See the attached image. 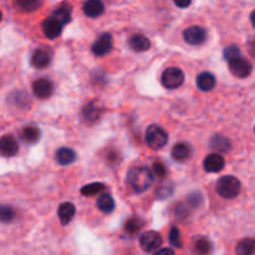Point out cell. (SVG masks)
<instances>
[{
	"label": "cell",
	"instance_id": "cell-1",
	"mask_svg": "<svg viewBox=\"0 0 255 255\" xmlns=\"http://www.w3.org/2000/svg\"><path fill=\"white\" fill-rule=\"evenodd\" d=\"M153 182V174L151 169L144 166L133 167L127 173V183L137 193H143L151 187Z\"/></svg>",
	"mask_w": 255,
	"mask_h": 255
},
{
	"label": "cell",
	"instance_id": "cell-2",
	"mask_svg": "<svg viewBox=\"0 0 255 255\" xmlns=\"http://www.w3.org/2000/svg\"><path fill=\"white\" fill-rule=\"evenodd\" d=\"M217 193L226 199H234L239 196L242 189V183L237 177L224 176L217 182Z\"/></svg>",
	"mask_w": 255,
	"mask_h": 255
},
{
	"label": "cell",
	"instance_id": "cell-3",
	"mask_svg": "<svg viewBox=\"0 0 255 255\" xmlns=\"http://www.w3.org/2000/svg\"><path fill=\"white\" fill-rule=\"evenodd\" d=\"M168 142V133L158 125H151L146 131V143L151 149H161Z\"/></svg>",
	"mask_w": 255,
	"mask_h": 255
},
{
	"label": "cell",
	"instance_id": "cell-4",
	"mask_svg": "<svg viewBox=\"0 0 255 255\" xmlns=\"http://www.w3.org/2000/svg\"><path fill=\"white\" fill-rule=\"evenodd\" d=\"M161 82L168 90L178 89L184 82V72L179 67H168L162 74Z\"/></svg>",
	"mask_w": 255,
	"mask_h": 255
},
{
	"label": "cell",
	"instance_id": "cell-5",
	"mask_svg": "<svg viewBox=\"0 0 255 255\" xmlns=\"http://www.w3.org/2000/svg\"><path fill=\"white\" fill-rule=\"evenodd\" d=\"M162 243H163V239L158 232L149 231L139 237V247L142 248V251L147 252V253L157 251L162 246Z\"/></svg>",
	"mask_w": 255,
	"mask_h": 255
},
{
	"label": "cell",
	"instance_id": "cell-6",
	"mask_svg": "<svg viewBox=\"0 0 255 255\" xmlns=\"http://www.w3.org/2000/svg\"><path fill=\"white\" fill-rule=\"evenodd\" d=\"M52 51L49 47H37L30 57L31 66L35 69H45L51 64Z\"/></svg>",
	"mask_w": 255,
	"mask_h": 255
},
{
	"label": "cell",
	"instance_id": "cell-7",
	"mask_svg": "<svg viewBox=\"0 0 255 255\" xmlns=\"http://www.w3.org/2000/svg\"><path fill=\"white\" fill-rule=\"evenodd\" d=\"M102 114H104V107L101 106L99 101L87 102L82 109V117L90 125L99 122Z\"/></svg>",
	"mask_w": 255,
	"mask_h": 255
},
{
	"label": "cell",
	"instance_id": "cell-8",
	"mask_svg": "<svg viewBox=\"0 0 255 255\" xmlns=\"http://www.w3.org/2000/svg\"><path fill=\"white\" fill-rule=\"evenodd\" d=\"M207 30L204 27L198 26V25H193V26L187 27L183 31V37L186 42L189 45H201L206 42L207 40Z\"/></svg>",
	"mask_w": 255,
	"mask_h": 255
},
{
	"label": "cell",
	"instance_id": "cell-9",
	"mask_svg": "<svg viewBox=\"0 0 255 255\" xmlns=\"http://www.w3.org/2000/svg\"><path fill=\"white\" fill-rule=\"evenodd\" d=\"M229 69L231 72L236 77L239 79H246L249 75L252 74V70H253V65L251 61H248L244 57H238V59L233 60V61L229 62Z\"/></svg>",
	"mask_w": 255,
	"mask_h": 255
},
{
	"label": "cell",
	"instance_id": "cell-10",
	"mask_svg": "<svg viewBox=\"0 0 255 255\" xmlns=\"http://www.w3.org/2000/svg\"><path fill=\"white\" fill-rule=\"evenodd\" d=\"M112 49V35L109 32H104L100 35L91 46L92 54L96 56H105Z\"/></svg>",
	"mask_w": 255,
	"mask_h": 255
},
{
	"label": "cell",
	"instance_id": "cell-11",
	"mask_svg": "<svg viewBox=\"0 0 255 255\" xmlns=\"http://www.w3.org/2000/svg\"><path fill=\"white\" fill-rule=\"evenodd\" d=\"M19 152V142L12 134L0 137V154L2 157H14Z\"/></svg>",
	"mask_w": 255,
	"mask_h": 255
},
{
	"label": "cell",
	"instance_id": "cell-12",
	"mask_svg": "<svg viewBox=\"0 0 255 255\" xmlns=\"http://www.w3.org/2000/svg\"><path fill=\"white\" fill-rule=\"evenodd\" d=\"M32 92L37 99L45 100L50 97L54 92V85L49 79H37L32 84Z\"/></svg>",
	"mask_w": 255,
	"mask_h": 255
},
{
	"label": "cell",
	"instance_id": "cell-13",
	"mask_svg": "<svg viewBox=\"0 0 255 255\" xmlns=\"http://www.w3.org/2000/svg\"><path fill=\"white\" fill-rule=\"evenodd\" d=\"M41 27H42V31H44L45 36H46L47 39H50V40H54V39H56V37H59L60 35H61L62 27H64V25H62L61 22L57 21L55 17L50 16V17H47V19H45L44 21H42Z\"/></svg>",
	"mask_w": 255,
	"mask_h": 255
},
{
	"label": "cell",
	"instance_id": "cell-14",
	"mask_svg": "<svg viewBox=\"0 0 255 255\" xmlns=\"http://www.w3.org/2000/svg\"><path fill=\"white\" fill-rule=\"evenodd\" d=\"M204 169L208 173H218L226 166V161H224L223 156L219 153H211L204 158L203 162Z\"/></svg>",
	"mask_w": 255,
	"mask_h": 255
},
{
	"label": "cell",
	"instance_id": "cell-15",
	"mask_svg": "<svg viewBox=\"0 0 255 255\" xmlns=\"http://www.w3.org/2000/svg\"><path fill=\"white\" fill-rule=\"evenodd\" d=\"M41 137V131L36 125H26L20 132V138L26 144H35Z\"/></svg>",
	"mask_w": 255,
	"mask_h": 255
},
{
	"label": "cell",
	"instance_id": "cell-16",
	"mask_svg": "<svg viewBox=\"0 0 255 255\" xmlns=\"http://www.w3.org/2000/svg\"><path fill=\"white\" fill-rule=\"evenodd\" d=\"M192 154H193V149H192L191 144L186 143V142H179V143L174 144L172 148V157L177 162L188 161L191 159Z\"/></svg>",
	"mask_w": 255,
	"mask_h": 255
},
{
	"label": "cell",
	"instance_id": "cell-17",
	"mask_svg": "<svg viewBox=\"0 0 255 255\" xmlns=\"http://www.w3.org/2000/svg\"><path fill=\"white\" fill-rule=\"evenodd\" d=\"M128 45L133 51L136 52H143L151 47V41L148 37H146L142 34H133L129 36Z\"/></svg>",
	"mask_w": 255,
	"mask_h": 255
},
{
	"label": "cell",
	"instance_id": "cell-18",
	"mask_svg": "<svg viewBox=\"0 0 255 255\" xmlns=\"http://www.w3.org/2000/svg\"><path fill=\"white\" fill-rule=\"evenodd\" d=\"M75 214H76V207L70 203V202H65V203L60 204V207L57 208V216H59L62 226L69 224L75 217Z\"/></svg>",
	"mask_w": 255,
	"mask_h": 255
},
{
	"label": "cell",
	"instance_id": "cell-19",
	"mask_svg": "<svg viewBox=\"0 0 255 255\" xmlns=\"http://www.w3.org/2000/svg\"><path fill=\"white\" fill-rule=\"evenodd\" d=\"M55 158H56V162L61 166H69V164L74 163L77 158L76 152L72 148H69V147H61L56 151V154H55Z\"/></svg>",
	"mask_w": 255,
	"mask_h": 255
},
{
	"label": "cell",
	"instance_id": "cell-20",
	"mask_svg": "<svg viewBox=\"0 0 255 255\" xmlns=\"http://www.w3.org/2000/svg\"><path fill=\"white\" fill-rule=\"evenodd\" d=\"M217 81H216V76L211 72H201V74L197 76V86L201 91L203 92H208L211 90L214 89L216 86Z\"/></svg>",
	"mask_w": 255,
	"mask_h": 255
},
{
	"label": "cell",
	"instance_id": "cell-21",
	"mask_svg": "<svg viewBox=\"0 0 255 255\" xmlns=\"http://www.w3.org/2000/svg\"><path fill=\"white\" fill-rule=\"evenodd\" d=\"M71 15H72L71 5L64 2V4H61L59 7H56V9L52 11L51 16L55 17L57 21L61 22V24L65 26V25H67L70 21H71Z\"/></svg>",
	"mask_w": 255,
	"mask_h": 255
},
{
	"label": "cell",
	"instance_id": "cell-22",
	"mask_svg": "<svg viewBox=\"0 0 255 255\" xmlns=\"http://www.w3.org/2000/svg\"><path fill=\"white\" fill-rule=\"evenodd\" d=\"M105 10L104 2L100 1V0H89V1L85 2L84 5V12L86 16L92 17H99L100 15H102Z\"/></svg>",
	"mask_w": 255,
	"mask_h": 255
},
{
	"label": "cell",
	"instance_id": "cell-23",
	"mask_svg": "<svg viewBox=\"0 0 255 255\" xmlns=\"http://www.w3.org/2000/svg\"><path fill=\"white\" fill-rule=\"evenodd\" d=\"M211 148L216 151L214 153H226V152H229L232 149V143L227 137L218 134V136H214L211 139Z\"/></svg>",
	"mask_w": 255,
	"mask_h": 255
},
{
	"label": "cell",
	"instance_id": "cell-24",
	"mask_svg": "<svg viewBox=\"0 0 255 255\" xmlns=\"http://www.w3.org/2000/svg\"><path fill=\"white\" fill-rule=\"evenodd\" d=\"M97 208L105 214L112 213L116 208V203H115V199L111 194L104 193L99 197L97 199Z\"/></svg>",
	"mask_w": 255,
	"mask_h": 255
},
{
	"label": "cell",
	"instance_id": "cell-25",
	"mask_svg": "<svg viewBox=\"0 0 255 255\" xmlns=\"http://www.w3.org/2000/svg\"><path fill=\"white\" fill-rule=\"evenodd\" d=\"M237 255H253L255 253V239L244 238L237 244Z\"/></svg>",
	"mask_w": 255,
	"mask_h": 255
},
{
	"label": "cell",
	"instance_id": "cell-26",
	"mask_svg": "<svg viewBox=\"0 0 255 255\" xmlns=\"http://www.w3.org/2000/svg\"><path fill=\"white\" fill-rule=\"evenodd\" d=\"M193 252L196 255H209L212 252V243L209 239L203 238H197L193 244Z\"/></svg>",
	"mask_w": 255,
	"mask_h": 255
},
{
	"label": "cell",
	"instance_id": "cell-27",
	"mask_svg": "<svg viewBox=\"0 0 255 255\" xmlns=\"http://www.w3.org/2000/svg\"><path fill=\"white\" fill-rule=\"evenodd\" d=\"M144 226V222L141 218H129L125 224V232L129 236H134L138 233Z\"/></svg>",
	"mask_w": 255,
	"mask_h": 255
},
{
	"label": "cell",
	"instance_id": "cell-28",
	"mask_svg": "<svg viewBox=\"0 0 255 255\" xmlns=\"http://www.w3.org/2000/svg\"><path fill=\"white\" fill-rule=\"evenodd\" d=\"M15 219V211L7 204H0V223L9 224Z\"/></svg>",
	"mask_w": 255,
	"mask_h": 255
},
{
	"label": "cell",
	"instance_id": "cell-29",
	"mask_svg": "<svg viewBox=\"0 0 255 255\" xmlns=\"http://www.w3.org/2000/svg\"><path fill=\"white\" fill-rule=\"evenodd\" d=\"M104 189H106V186L104 183H100V182H94V183L86 184L81 188V194L82 196H95V194H99L100 192H102Z\"/></svg>",
	"mask_w": 255,
	"mask_h": 255
},
{
	"label": "cell",
	"instance_id": "cell-30",
	"mask_svg": "<svg viewBox=\"0 0 255 255\" xmlns=\"http://www.w3.org/2000/svg\"><path fill=\"white\" fill-rule=\"evenodd\" d=\"M223 56L228 62L233 61V60L241 57V49H239L237 45H229V46H227L226 49H224Z\"/></svg>",
	"mask_w": 255,
	"mask_h": 255
},
{
	"label": "cell",
	"instance_id": "cell-31",
	"mask_svg": "<svg viewBox=\"0 0 255 255\" xmlns=\"http://www.w3.org/2000/svg\"><path fill=\"white\" fill-rule=\"evenodd\" d=\"M152 174L157 177V178H166L167 177V167L163 162L161 161H156L153 162L152 164V169H151Z\"/></svg>",
	"mask_w": 255,
	"mask_h": 255
},
{
	"label": "cell",
	"instance_id": "cell-32",
	"mask_svg": "<svg viewBox=\"0 0 255 255\" xmlns=\"http://www.w3.org/2000/svg\"><path fill=\"white\" fill-rule=\"evenodd\" d=\"M169 243L174 248H182V238H181V232L177 227H173L169 232Z\"/></svg>",
	"mask_w": 255,
	"mask_h": 255
},
{
	"label": "cell",
	"instance_id": "cell-33",
	"mask_svg": "<svg viewBox=\"0 0 255 255\" xmlns=\"http://www.w3.org/2000/svg\"><path fill=\"white\" fill-rule=\"evenodd\" d=\"M174 192V187L173 184L171 183V182H167L166 184H163V186H161L158 188V191H157V198L159 199H166L167 197L172 196V193Z\"/></svg>",
	"mask_w": 255,
	"mask_h": 255
},
{
	"label": "cell",
	"instance_id": "cell-34",
	"mask_svg": "<svg viewBox=\"0 0 255 255\" xmlns=\"http://www.w3.org/2000/svg\"><path fill=\"white\" fill-rule=\"evenodd\" d=\"M187 201H188L189 206H192L193 208H198L203 203V196L199 192H193L187 197Z\"/></svg>",
	"mask_w": 255,
	"mask_h": 255
},
{
	"label": "cell",
	"instance_id": "cell-35",
	"mask_svg": "<svg viewBox=\"0 0 255 255\" xmlns=\"http://www.w3.org/2000/svg\"><path fill=\"white\" fill-rule=\"evenodd\" d=\"M17 6L24 11H35L37 7L41 6V2L39 1H19L16 2Z\"/></svg>",
	"mask_w": 255,
	"mask_h": 255
},
{
	"label": "cell",
	"instance_id": "cell-36",
	"mask_svg": "<svg viewBox=\"0 0 255 255\" xmlns=\"http://www.w3.org/2000/svg\"><path fill=\"white\" fill-rule=\"evenodd\" d=\"M187 216H188V209H187L186 206H183V204H178V206H176V209H174V217H176L177 219H184L187 218Z\"/></svg>",
	"mask_w": 255,
	"mask_h": 255
},
{
	"label": "cell",
	"instance_id": "cell-37",
	"mask_svg": "<svg viewBox=\"0 0 255 255\" xmlns=\"http://www.w3.org/2000/svg\"><path fill=\"white\" fill-rule=\"evenodd\" d=\"M153 255H176V254H174V252L172 251V249L163 248V249H159V251H157Z\"/></svg>",
	"mask_w": 255,
	"mask_h": 255
},
{
	"label": "cell",
	"instance_id": "cell-38",
	"mask_svg": "<svg viewBox=\"0 0 255 255\" xmlns=\"http://www.w3.org/2000/svg\"><path fill=\"white\" fill-rule=\"evenodd\" d=\"M249 52L255 57V36L249 41Z\"/></svg>",
	"mask_w": 255,
	"mask_h": 255
},
{
	"label": "cell",
	"instance_id": "cell-39",
	"mask_svg": "<svg viewBox=\"0 0 255 255\" xmlns=\"http://www.w3.org/2000/svg\"><path fill=\"white\" fill-rule=\"evenodd\" d=\"M174 4H176L178 7H188L189 5H191V1H184V2L174 1Z\"/></svg>",
	"mask_w": 255,
	"mask_h": 255
},
{
	"label": "cell",
	"instance_id": "cell-40",
	"mask_svg": "<svg viewBox=\"0 0 255 255\" xmlns=\"http://www.w3.org/2000/svg\"><path fill=\"white\" fill-rule=\"evenodd\" d=\"M251 22H252V25L255 27V10H253L251 14Z\"/></svg>",
	"mask_w": 255,
	"mask_h": 255
},
{
	"label": "cell",
	"instance_id": "cell-41",
	"mask_svg": "<svg viewBox=\"0 0 255 255\" xmlns=\"http://www.w3.org/2000/svg\"><path fill=\"white\" fill-rule=\"evenodd\" d=\"M1 19H2V14H1V11H0V22H1Z\"/></svg>",
	"mask_w": 255,
	"mask_h": 255
}]
</instances>
